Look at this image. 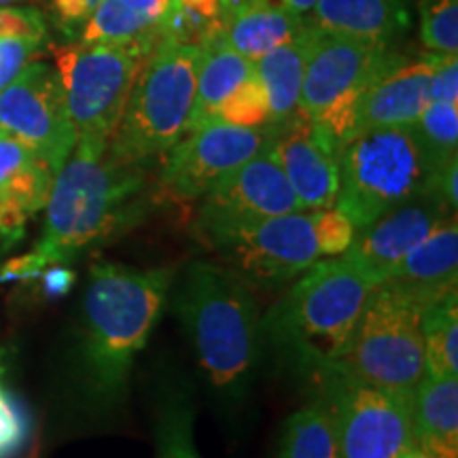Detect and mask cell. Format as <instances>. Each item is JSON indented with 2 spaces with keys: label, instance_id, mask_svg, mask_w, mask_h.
Instances as JSON below:
<instances>
[{
  "label": "cell",
  "instance_id": "1",
  "mask_svg": "<svg viewBox=\"0 0 458 458\" xmlns=\"http://www.w3.org/2000/svg\"><path fill=\"white\" fill-rule=\"evenodd\" d=\"M174 280L172 267L100 263L83 295L77 376L85 403L98 414L125 405L131 368L147 346Z\"/></svg>",
  "mask_w": 458,
  "mask_h": 458
},
{
  "label": "cell",
  "instance_id": "2",
  "mask_svg": "<svg viewBox=\"0 0 458 458\" xmlns=\"http://www.w3.org/2000/svg\"><path fill=\"white\" fill-rule=\"evenodd\" d=\"M145 168L125 164L111 140L79 139L51 182L43 238L30 253L7 263L3 278H32L45 267L98 242L139 208Z\"/></svg>",
  "mask_w": 458,
  "mask_h": 458
},
{
  "label": "cell",
  "instance_id": "3",
  "mask_svg": "<svg viewBox=\"0 0 458 458\" xmlns=\"http://www.w3.org/2000/svg\"><path fill=\"white\" fill-rule=\"evenodd\" d=\"M174 312L198 363L227 403L249 394L259 360V310L250 283L208 261H193L174 295Z\"/></svg>",
  "mask_w": 458,
  "mask_h": 458
},
{
  "label": "cell",
  "instance_id": "4",
  "mask_svg": "<svg viewBox=\"0 0 458 458\" xmlns=\"http://www.w3.org/2000/svg\"><path fill=\"white\" fill-rule=\"evenodd\" d=\"M259 320L278 360L318 376L342 351L376 283L340 255L317 261Z\"/></svg>",
  "mask_w": 458,
  "mask_h": 458
},
{
  "label": "cell",
  "instance_id": "5",
  "mask_svg": "<svg viewBox=\"0 0 458 458\" xmlns=\"http://www.w3.org/2000/svg\"><path fill=\"white\" fill-rule=\"evenodd\" d=\"M202 45L164 37L139 72L128 105L111 139L122 162L145 168L165 156L189 128Z\"/></svg>",
  "mask_w": 458,
  "mask_h": 458
},
{
  "label": "cell",
  "instance_id": "6",
  "mask_svg": "<svg viewBox=\"0 0 458 458\" xmlns=\"http://www.w3.org/2000/svg\"><path fill=\"white\" fill-rule=\"evenodd\" d=\"M327 376L414 397L425 376L420 306L376 284L342 351L318 374Z\"/></svg>",
  "mask_w": 458,
  "mask_h": 458
},
{
  "label": "cell",
  "instance_id": "7",
  "mask_svg": "<svg viewBox=\"0 0 458 458\" xmlns=\"http://www.w3.org/2000/svg\"><path fill=\"white\" fill-rule=\"evenodd\" d=\"M340 187L334 208L354 229L397 208L431 187L435 170L411 125L369 130L340 148Z\"/></svg>",
  "mask_w": 458,
  "mask_h": 458
},
{
  "label": "cell",
  "instance_id": "8",
  "mask_svg": "<svg viewBox=\"0 0 458 458\" xmlns=\"http://www.w3.org/2000/svg\"><path fill=\"white\" fill-rule=\"evenodd\" d=\"M393 43L317 28L297 102V114L320 123L337 145L352 139V114L363 89L401 60Z\"/></svg>",
  "mask_w": 458,
  "mask_h": 458
},
{
  "label": "cell",
  "instance_id": "9",
  "mask_svg": "<svg viewBox=\"0 0 458 458\" xmlns=\"http://www.w3.org/2000/svg\"><path fill=\"white\" fill-rule=\"evenodd\" d=\"M159 34L131 43H94L55 54L66 106L79 139L111 140L142 71V57L156 49Z\"/></svg>",
  "mask_w": 458,
  "mask_h": 458
},
{
  "label": "cell",
  "instance_id": "10",
  "mask_svg": "<svg viewBox=\"0 0 458 458\" xmlns=\"http://www.w3.org/2000/svg\"><path fill=\"white\" fill-rule=\"evenodd\" d=\"M246 283L280 286L320 259L312 213H289L199 233Z\"/></svg>",
  "mask_w": 458,
  "mask_h": 458
},
{
  "label": "cell",
  "instance_id": "11",
  "mask_svg": "<svg viewBox=\"0 0 458 458\" xmlns=\"http://www.w3.org/2000/svg\"><path fill=\"white\" fill-rule=\"evenodd\" d=\"M325 382L323 401L334 420L337 458H397L414 445L411 399L340 377Z\"/></svg>",
  "mask_w": 458,
  "mask_h": 458
},
{
  "label": "cell",
  "instance_id": "12",
  "mask_svg": "<svg viewBox=\"0 0 458 458\" xmlns=\"http://www.w3.org/2000/svg\"><path fill=\"white\" fill-rule=\"evenodd\" d=\"M278 125L242 128L210 122L193 128L165 153L159 196L170 202L199 199L223 176L272 145Z\"/></svg>",
  "mask_w": 458,
  "mask_h": 458
},
{
  "label": "cell",
  "instance_id": "13",
  "mask_svg": "<svg viewBox=\"0 0 458 458\" xmlns=\"http://www.w3.org/2000/svg\"><path fill=\"white\" fill-rule=\"evenodd\" d=\"M0 131L30 147L57 174L77 145V131L55 68L32 62L0 91Z\"/></svg>",
  "mask_w": 458,
  "mask_h": 458
},
{
  "label": "cell",
  "instance_id": "14",
  "mask_svg": "<svg viewBox=\"0 0 458 458\" xmlns=\"http://www.w3.org/2000/svg\"><path fill=\"white\" fill-rule=\"evenodd\" d=\"M289 213H301V206L267 147L216 181L199 198L193 232L199 236L213 229Z\"/></svg>",
  "mask_w": 458,
  "mask_h": 458
},
{
  "label": "cell",
  "instance_id": "15",
  "mask_svg": "<svg viewBox=\"0 0 458 458\" xmlns=\"http://www.w3.org/2000/svg\"><path fill=\"white\" fill-rule=\"evenodd\" d=\"M450 215L456 213H452L431 185L416 198L377 216L368 227L354 232L352 244L344 257L380 284L401 259Z\"/></svg>",
  "mask_w": 458,
  "mask_h": 458
},
{
  "label": "cell",
  "instance_id": "16",
  "mask_svg": "<svg viewBox=\"0 0 458 458\" xmlns=\"http://www.w3.org/2000/svg\"><path fill=\"white\" fill-rule=\"evenodd\" d=\"M340 148L323 125L300 114L278 125L270 153L283 168L303 213L334 208L340 187Z\"/></svg>",
  "mask_w": 458,
  "mask_h": 458
},
{
  "label": "cell",
  "instance_id": "17",
  "mask_svg": "<svg viewBox=\"0 0 458 458\" xmlns=\"http://www.w3.org/2000/svg\"><path fill=\"white\" fill-rule=\"evenodd\" d=\"M433 57H401L359 96L352 114V136L380 128L411 125L431 102Z\"/></svg>",
  "mask_w": 458,
  "mask_h": 458
},
{
  "label": "cell",
  "instance_id": "18",
  "mask_svg": "<svg viewBox=\"0 0 458 458\" xmlns=\"http://www.w3.org/2000/svg\"><path fill=\"white\" fill-rule=\"evenodd\" d=\"M458 283V225L456 215L445 216L380 284L427 306L454 293Z\"/></svg>",
  "mask_w": 458,
  "mask_h": 458
},
{
  "label": "cell",
  "instance_id": "19",
  "mask_svg": "<svg viewBox=\"0 0 458 458\" xmlns=\"http://www.w3.org/2000/svg\"><path fill=\"white\" fill-rule=\"evenodd\" d=\"M54 176L30 147L0 131V236L20 232L45 208Z\"/></svg>",
  "mask_w": 458,
  "mask_h": 458
},
{
  "label": "cell",
  "instance_id": "20",
  "mask_svg": "<svg viewBox=\"0 0 458 458\" xmlns=\"http://www.w3.org/2000/svg\"><path fill=\"white\" fill-rule=\"evenodd\" d=\"M310 13L320 30L393 43L411 24V0H318Z\"/></svg>",
  "mask_w": 458,
  "mask_h": 458
},
{
  "label": "cell",
  "instance_id": "21",
  "mask_svg": "<svg viewBox=\"0 0 458 458\" xmlns=\"http://www.w3.org/2000/svg\"><path fill=\"white\" fill-rule=\"evenodd\" d=\"M414 445L442 458H458V377L422 376L411 399Z\"/></svg>",
  "mask_w": 458,
  "mask_h": 458
},
{
  "label": "cell",
  "instance_id": "22",
  "mask_svg": "<svg viewBox=\"0 0 458 458\" xmlns=\"http://www.w3.org/2000/svg\"><path fill=\"white\" fill-rule=\"evenodd\" d=\"M314 37H317V26L308 21L303 30L289 43L255 60V77L259 79L267 94L272 125H283L297 114L303 72H306Z\"/></svg>",
  "mask_w": 458,
  "mask_h": 458
},
{
  "label": "cell",
  "instance_id": "23",
  "mask_svg": "<svg viewBox=\"0 0 458 458\" xmlns=\"http://www.w3.org/2000/svg\"><path fill=\"white\" fill-rule=\"evenodd\" d=\"M306 24V17L286 9H267L240 3L221 13L219 37L240 55L255 62L280 45L289 43Z\"/></svg>",
  "mask_w": 458,
  "mask_h": 458
},
{
  "label": "cell",
  "instance_id": "24",
  "mask_svg": "<svg viewBox=\"0 0 458 458\" xmlns=\"http://www.w3.org/2000/svg\"><path fill=\"white\" fill-rule=\"evenodd\" d=\"M255 74V62L240 55L219 37L208 38L202 45V60H199L196 100H193L189 130L199 128L216 119V111L225 102L238 85Z\"/></svg>",
  "mask_w": 458,
  "mask_h": 458
},
{
  "label": "cell",
  "instance_id": "25",
  "mask_svg": "<svg viewBox=\"0 0 458 458\" xmlns=\"http://www.w3.org/2000/svg\"><path fill=\"white\" fill-rule=\"evenodd\" d=\"M458 293H448L420 308L425 337V376L458 374Z\"/></svg>",
  "mask_w": 458,
  "mask_h": 458
},
{
  "label": "cell",
  "instance_id": "26",
  "mask_svg": "<svg viewBox=\"0 0 458 458\" xmlns=\"http://www.w3.org/2000/svg\"><path fill=\"white\" fill-rule=\"evenodd\" d=\"M278 458H337L334 420L323 397L286 418Z\"/></svg>",
  "mask_w": 458,
  "mask_h": 458
},
{
  "label": "cell",
  "instance_id": "27",
  "mask_svg": "<svg viewBox=\"0 0 458 458\" xmlns=\"http://www.w3.org/2000/svg\"><path fill=\"white\" fill-rule=\"evenodd\" d=\"M196 408L185 388H165L156 416L157 458H202L193 437Z\"/></svg>",
  "mask_w": 458,
  "mask_h": 458
},
{
  "label": "cell",
  "instance_id": "28",
  "mask_svg": "<svg viewBox=\"0 0 458 458\" xmlns=\"http://www.w3.org/2000/svg\"><path fill=\"white\" fill-rule=\"evenodd\" d=\"M411 130L435 172L452 159H458V105L428 102L425 111L411 123Z\"/></svg>",
  "mask_w": 458,
  "mask_h": 458
},
{
  "label": "cell",
  "instance_id": "29",
  "mask_svg": "<svg viewBox=\"0 0 458 458\" xmlns=\"http://www.w3.org/2000/svg\"><path fill=\"white\" fill-rule=\"evenodd\" d=\"M420 38L431 54L458 51V0H418Z\"/></svg>",
  "mask_w": 458,
  "mask_h": 458
},
{
  "label": "cell",
  "instance_id": "30",
  "mask_svg": "<svg viewBox=\"0 0 458 458\" xmlns=\"http://www.w3.org/2000/svg\"><path fill=\"white\" fill-rule=\"evenodd\" d=\"M215 122L242 125V128L272 125L267 94L255 74L227 96L219 111H216Z\"/></svg>",
  "mask_w": 458,
  "mask_h": 458
},
{
  "label": "cell",
  "instance_id": "31",
  "mask_svg": "<svg viewBox=\"0 0 458 458\" xmlns=\"http://www.w3.org/2000/svg\"><path fill=\"white\" fill-rule=\"evenodd\" d=\"M312 223L320 257L344 255L348 250V246L352 244L354 232H357V229H354L351 219L344 213H340L337 208L314 210Z\"/></svg>",
  "mask_w": 458,
  "mask_h": 458
},
{
  "label": "cell",
  "instance_id": "32",
  "mask_svg": "<svg viewBox=\"0 0 458 458\" xmlns=\"http://www.w3.org/2000/svg\"><path fill=\"white\" fill-rule=\"evenodd\" d=\"M28 425L26 411L9 393L0 394V458H11L26 444Z\"/></svg>",
  "mask_w": 458,
  "mask_h": 458
},
{
  "label": "cell",
  "instance_id": "33",
  "mask_svg": "<svg viewBox=\"0 0 458 458\" xmlns=\"http://www.w3.org/2000/svg\"><path fill=\"white\" fill-rule=\"evenodd\" d=\"M45 37H47V26H45L41 11L0 4V38H24V41L43 43Z\"/></svg>",
  "mask_w": 458,
  "mask_h": 458
},
{
  "label": "cell",
  "instance_id": "34",
  "mask_svg": "<svg viewBox=\"0 0 458 458\" xmlns=\"http://www.w3.org/2000/svg\"><path fill=\"white\" fill-rule=\"evenodd\" d=\"M38 47L41 43L24 41V38H0V91L24 71Z\"/></svg>",
  "mask_w": 458,
  "mask_h": 458
},
{
  "label": "cell",
  "instance_id": "35",
  "mask_svg": "<svg viewBox=\"0 0 458 458\" xmlns=\"http://www.w3.org/2000/svg\"><path fill=\"white\" fill-rule=\"evenodd\" d=\"M431 102L458 105V60L456 54H431Z\"/></svg>",
  "mask_w": 458,
  "mask_h": 458
},
{
  "label": "cell",
  "instance_id": "36",
  "mask_svg": "<svg viewBox=\"0 0 458 458\" xmlns=\"http://www.w3.org/2000/svg\"><path fill=\"white\" fill-rule=\"evenodd\" d=\"M172 3L179 4L187 15H191L199 24L208 28L219 26L221 0H172Z\"/></svg>",
  "mask_w": 458,
  "mask_h": 458
},
{
  "label": "cell",
  "instance_id": "37",
  "mask_svg": "<svg viewBox=\"0 0 458 458\" xmlns=\"http://www.w3.org/2000/svg\"><path fill=\"white\" fill-rule=\"evenodd\" d=\"M51 3H54L57 17H60L62 21H68V24H81V21H88L91 11H94L89 0H51Z\"/></svg>",
  "mask_w": 458,
  "mask_h": 458
},
{
  "label": "cell",
  "instance_id": "38",
  "mask_svg": "<svg viewBox=\"0 0 458 458\" xmlns=\"http://www.w3.org/2000/svg\"><path fill=\"white\" fill-rule=\"evenodd\" d=\"M74 283V274L71 270H62V267H55L45 274V293L49 295H64L71 291Z\"/></svg>",
  "mask_w": 458,
  "mask_h": 458
},
{
  "label": "cell",
  "instance_id": "39",
  "mask_svg": "<svg viewBox=\"0 0 458 458\" xmlns=\"http://www.w3.org/2000/svg\"><path fill=\"white\" fill-rule=\"evenodd\" d=\"M317 3L318 0H286V9L295 15H306V13H310V9Z\"/></svg>",
  "mask_w": 458,
  "mask_h": 458
},
{
  "label": "cell",
  "instance_id": "40",
  "mask_svg": "<svg viewBox=\"0 0 458 458\" xmlns=\"http://www.w3.org/2000/svg\"><path fill=\"white\" fill-rule=\"evenodd\" d=\"M397 458H442V456L431 454V452H427V450H422V448H416V445H411L410 450H405L403 454H399Z\"/></svg>",
  "mask_w": 458,
  "mask_h": 458
},
{
  "label": "cell",
  "instance_id": "41",
  "mask_svg": "<svg viewBox=\"0 0 458 458\" xmlns=\"http://www.w3.org/2000/svg\"><path fill=\"white\" fill-rule=\"evenodd\" d=\"M238 3H240V0H221V13H223V11H227V9L236 7Z\"/></svg>",
  "mask_w": 458,
  "mask_h": 458
},
{
  "label": "cell",
  "instance_id": "42",
  "mask_svg": "<svg viewBox=\"0 0 458 458\" xmlns=\"http://www.w3.org/2000/svg\"><path fill=\"white\" fill-rule=\"evenodd\" d=\"M89 3H91V7H94V9H96V7H98V4L102 3V0H89Z\"/></svg>",
  "mask_w": 458,
  "mask_h": 458
},
{
  "label": "cell",
  "instance_id": "43",
  "mask_svg": "<svg viewBox=\"0 0 458 458\" xmlns=\"http://www.w3.org/2000/svg\"><path fill=\"white\" fill-rule=\"evenodd\" d=\"M11 3H20V0H0V4H11Z\"/></svg>",
  "mask_w": 458,
  "mask_h": 458
},
{
  "label": "cell",
  "instance_id": "44",
  "mask_svg": "<svg viewBox=\"0 0 458 458\" xmlns=\"http://www.w3.org/2000/svg\"><path fill=\"white\" fill-rule=\"evenodd\" d=\"M0 377H3V363H0ZM0 394H3V386H0Z\"/></svg>",
  "mask_w": 458,
  "mask_h": 458
}]
</instances>
